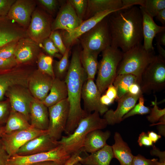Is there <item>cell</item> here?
Listing matches in <instances>:
<instances>
[{"instance_id":"e0dca14e","label":"cell","mask_w":165,"mask_h":165,"mask_svg":"<svg viewBox=\"0 0 165 165\" xmlns=\"http://www.w3.org/2000/svg\"><path fill=\"white\" fill-rule=\"evenodd\" d=\"M37 6L36 0H16L7 15L24 29L28 28L33 13Z\"/></svg>"},{"instance_id":"2e32d148","label":"cell","mask_w":165,"mask_h":165,"mask_svg":"<svg viewBox=\"0 0 165 165\" xmlns=\"http://www.w3.org/2000/svg\"><path fill=\"white\" fill-rule=\"evenodd\" d=\"M83 20L77 15L68 0L62 4L52 24V31L61 30L68 31L79 26Z\"/></svg>"},{"instance_id":"6125c7cd","label":"cell","mask_w":165,"mask_h":165,"mask_svg":"<svg viewBox=\"0 0 165 165\" xmlns=\"http://www.w3.org/2000/svg\"><path fill=\"white\" fill-rule=\"evenodd\" d=\"M165 124H160L158 125L157 129L160 134L165 136Z\"/></svg>"},{"instance_id":"7c38bea8","label":"cell","mask_w":165,"mask_h":165,"mask_svg":"<svg viewBox=\"0 0 165 165\" xmlns=\"http://www.w3.org/2000/svg\"><path fill=\"white\" fill-rule=\"evenodd\" d=\"M47 133V130H41L31 127L9 134L5 133L0 139L10 157L16 154L19 148L29 141Z\"/></svg>"},{"instance_id":"ffe728a7","label":"cell","mask_w":165,"mask_h":165,"mask_svg":"<svg viewBox=\"0 0 165 165\" xmlns=\"http://www.w3.org/2000/svg\"><path fill=\"white\" fill-rule=\"evenodd\" d=\"M59 145L58 141L52 138L47 133L28 141L19 148L16 154L24 156L46 152Z\"/></svg>"},{"instance_id":"816d5d0a","label":"cell","mask_w":165,"mask_h":165,"mask_svg":"<svg viewBox=\"0 0 165 165\" xmlns=\"http://www.w3.org/2000/svg\"><path fill=\"white\" fill-rule=\"evenodd\" d=\"M122 7L127 8L137 5L143 6L145 0H121Z\"/></svg>"},{"instance_id":"9c48e42d","label":"cell","mask_w":165,"mask_h":165,"mask_svg":"<svg viewBox=\"0 0 165 165\" xmlns=\"http://www.w3.org/2000/svg\"><path fill=\"white\" fill-rule=\"evenodd\" d=\"M32 65H18L10 69L0 72V101L6 91L17 86L28 88L30 77L35 70Z\"/></svg>"},{"instance_id":"8992f818","label":"cell","mask_w":165,"mask_h":165,"mask_svg":"<svg viewBox=\"0 0 165 165\" xmlns=\"http://www.w3.org/2000/svg\"><path fill=\"white\" fill-rule=\"evenodd\" d=\"M140 86L142 94L154 93L164 89L165 59L159 55H156L143 72Z\"/></svg>"},{"instance_id":"3957f363","label":"cell","mask_w":165,"mask_h":165,"mask_svg":"<svg viewBox=\"0 0 165 165\" xmlns=\"http://www.w3.org/2000/svg\"><path fill=\"white\" fill-rule=\"evenodd\" d=\"M96 112L89 113L82 119L73 133L67 136H63L58 141L66 151L72 154L82 149L87 134L96 130L105 128L107 125L106 120L100 117Z\"/></svg>"},{"instance_id":"60d3db41","label":"cell","mask_w":165,"mask_h":165,"mask_svg":"<svg viewBox=\"0 0 165 165\" xmlns=\"http://www.w3.org/2000/svg\"><path fill=\"white\" fill-rule=\"evenodd\" d=\"M18 41L10 42L0 47V58L9 59L14 57Z\"/></svg>"},{"instance_id":"836d02e7","label":"cell","mask_w":165,"mask_h":165,"mask_svg":"<svg viewBox=\"0 0 165 165\" xmlns=\"http://www.w3.org/2000/svg\"><path fill=\"white\" fill-rule=\"evenodd\" d=\"M53 57L46 55L41 51L36 61L38 69L55 78L53 65Z\"/></svg>"},{"instance_id":"ee69618b","label":"cell","mask_w":165,"mask_h":165,"mask_svg":"<svg viewBox=\"0 0 165 165\" xmlns=\"http://www.w3.org/2000/svg\"><path fill=\"white\" fill-rule=\"evenodd\" d=\"M158 159L153 158L148 159L144 156L138 154L134 156L131 165H156Z\"/></svg>"},{"instance_id":"d6986e66","label":"cell","mask_w":165,"mask_h":165,"mask_svg":"<svg viewBox=\"0 0 165 165\" xmlns=\"http://www.w3.org/2000/svg\"><path fill=\"white\" fill-rule=\"evenodd\" d=\"M41 51L40 46L28 37L19 39L17 43L14 57L18 65H33Z\"/></svg>"},{"instance_id":"f907efd6","label":"cell","mask_w":165,"mask_h":165,"mask_svg":"<svg viewBox=\"0 0 165 165\" xmlns=\"http://www.w3.org/2000/svg\"><path fill=\"white\" fill-rule=\"evenodd\" d=\"M9 158L0 138V165H7Z\"/></svg>"},{"instance_id":"f1b7e54d","label":"cell","mask_w":165,"mask_h":165,"mask_svg":"<svg viewBox=\"0 0 165 165\" xmlns=\"http://www.w3.org/2000/svg\"><path fill=\"white\" fill-rule=\"evenodd\" d=\"M113 158L112 146L107 144L99 150L82 158L79 162L83 165H110Z\"/></svg>"},{"instance_id":"bcb514c9","label":"cell","mask_w":165,"mask_h":165,"mask_svg":"<svg viewBox=\"0 0 165 165\" xmlns=\"http://www.w3.org/2000/svg\"><path fill=\"white\" fill-rule=\"evenodd\" d=\"M16 0H0V16H7Z\"/></svg>"},{"instance_id":"f35d334b","label":"cell","mask_w":165,"mask_h":165,"mask_svg":"<svg viewBox=\"0 0 165 165\" xmlns=\"http://www.w3.org/2000/svg\"><path fill=\"white\" fill-rule=\"evenodd\" d=\"M153 107L150 109V115L147 117L148 120L152 123L159 121L160 119L165 115V109H160L157 105V99L155 96V101L153 102Z\"/></svg>"},{"instance_id":"5bb4252c","label":"cell","mask_w":165,"mask_h":165,"mask_svg":"<svg viewBox=\"0 0 165 165\" xmlns=\"http://www.w3.org/2000/svg\"><path fill=\"white\" fill-rule=\"evenodd\" d=\"M116 11L117 10H107L99 13L83 21L79 26L74 29L68 31L62 30L61 33L66 48H70L81 36L92 29L109 14Z\"/></svg>"},{"instance_id":"7a4b0ae2","label":"cell","mask_w":165,"mask_h":165,"mask_svg":"<svg viewBox=\"0 0 165 165\" xmlns=\"http://www.w3.org/2000/svg\"><path fill=\"white\" fill-rule=\"evenodd\" d=\"M80 51L76 48L72 52L68 70L64 79L69 105V116L64 131L67 135L72 134L81 120L89 114L82 109L81 104L82 88L87 77L81 63Z\"/></svg>"},{"instance_id":"681fc988","label":"cell","mask_w":165,"mask_h":165,"mask_svg":"<svg viewBox=\"0 0 165 165\" xmlns=\"http://www.w3.org/2000/svg\"><path fill=\"white\" fill-rule=\"evenodd\" d=\"M128 93L134 96L142 95L140 84L136 82L132 84L128 88Z\"/></svg>"},{"instance_id":"03108f58","label":"cell","mask_w":165,"mask_h":165,"mask_svg":"<svg viewBox=\"0 0 165 165\" xmlns=\"http://www.w3.org/2000/svg\"><path fill=\"white\" fill-rule=\"evenodd\" d=\"M73 165H82L79 162H77Z\"/></svg>"},{"instance_id":"4316f807","label":"cell","mask_w":165,"mask_h":165,"mask_svg":"<svg viewBox=\"0 0 165 165\" xmlns=\"http://www.w3.org/2000/svg\"><path fill=\"white\" fill-rule=\"evenodd\" d=\"M122 8L121 0H87V9L83 20L87 19L106 10H117Z\"/></svg>"},{"instance_id":"4dcf8cb0","label":"cell","mask_w":165,"mask_h":165,"mask_svg":"<svg viewBox=\"0 0 165 165\" xmlns=\"http://www.w3.org/2000/svg\"><path fill=\"white\" fill-rule=\"evenodd\" d=\"M98 55L83 50L80 51L81 63L87 74V79H94L98 68Z\"/></svg>"},{"instance_id":"1f68e13d","label":"cell","mask_w":165,"mask_h":165,"mask_svg":"<svg viewBox=\"0 0 165 165\" xmlns=\"http://www.w3.org/2000/svg\"><path fill=\"white\" fill-rule=\"evenodd\" d=\"M136 82L139 83L137 78L133 75L123 74L117 75L113 84L117 90V101L128 93V88L132 84Z\"/></svg>"},{"instance_id":"d4e9b609","label":"cell","mask_w":165,"mask_h":165,"mask_svg":"<svg viewBox=\"0 0 165 165\" xmlns=\"http://www.w3.org/2000/svg\"><path fill=\"white\" fill-rule=\"evenodd\" d=\"M110 135L109 130H96L91 131L86 138L82 151L91 153L99 150L107 144V141Z\"/></svg>"},{"instance_id":"74e56055","label":"cell","mask_w":165,"mask_h":165,"mask_svg":"<svg viewBox=\"0 0 165 165\" xmlns=\"http://www.w3.org/2000/svg\"><path fill=\"white\" fill-rule=\"evenodd\" d=\"M59 1L57 0H36L37 5L51 16L56 12L59 4Z\"/></svg>"},{"instance_id":"11a10c76","label":"cell","mask_w":165,"mask_h":165,"mask_svg":"<svg viewBox=\"0 0 165 165\" xmlns=\"http://www.w3.org/2000/svg\"><path fill=\"white\" fill-rule=\"evenodd\" d=\"M155 37L156 42L161 45L165 46V31L159 33Z\"/></svg>"},{"instance_id":"603a6c76","label":"cell","mask_w":165,"mask_h":165,"mask_svg":"<svg viewBox=\"0 0 165 165\" xmlns=\"http://www.w3.org/2000/svg\"><path fill=\"white\" fill-rule=\"evenodd\" d=\"M139 8L142 15L143 47L147 51H154L153 39L157 34L165 31V27L157 25L153 17L148 14L140 6Z\"/></svg>"},{"instance_id":"9f6ffc18","label":"cell","mask_w":165,"mask_h":165,"mask_svg":"<svg viewBox=\"0 0 165 165\" xmlns=\"http://www.w3.org/2000/svg\"><path fill=\"white\" fill-rule=\"evenodd\" d=\"M114 101V100L109 98L105 94L101 96L100 98V101L101 103L107 106L112 104Z\"/></svg>"},{"instance_id":"f5cc1de1","label":"cell","mask_w":165,"mask_h":165,"mask_svg":"<svg viewBox=\"0 0 165 165\" xmlns=\"http://www.w3.org/2000/svg\"><path fill=\"white\" fill-rule=\"evenodd\" d=\"M105 94L110 99L117 101L118 99V94L117 90L113 84H110L108 87Z\"/></svg>"},{"instance_id":"f6af8a7d","label":"cell","mask_w":165,"mask_h":165,"mask_svg":"<svg viewBox=\"0 0 165 165\" xmlns=\"http://www.w3.org/2000/svg\"><path fill=\"white\" fill-rule=\"evenodd\" d=\"M18 65L14 57L9 59L0 58V72L10 69Z\"/></svg>"},{"instance_id":"44dd1931","label":"cell","mask_w":165,"mask_h":165,"mask_svg":"<svg viewBox=\"0 0 165 165\" xmlns=\"http://www.w3.org/2000/svg\"><path fill=\"white\" fill-rule=\"evenodd\" d=\"M142 95L134 96L127 93L119 99L116 109L115 111L108 110L104 114L103 118L108 125H114L120 123L123 117L134 106Z\"/></svg>"},{"instance_id":"f546056e","label":"cell","mask_w":165,"mask_h":165,"mask_svg":"<svg viewBox=\"0 0 165 165\" xmlns=\"http://www.w3.org/2000/svg\"><path fill=\"white\" fill-rule=\"evenodd\" d=\"M28 121L23 115L11 109L5 126V133L9 134L32 127Z\"/></svg>"},{"instance_id":"db71d44e","label":"cell","mask_w":165,"mask_h":165,"mask_svg":"<svg viewBox=\"0 0 165 165\" xmlns=\"http://www.w3.org/2000/svg\"><path fill=\"white\" fill-rule=\"evenodd\" d=\"M152 147V149L150 152L151 154L158 157L160 159L159 162H165V152L160 151L155 145H153Z\"/></svg>"},{"instance_id":"484cf974","label":"cell","mask_w":165,"mask_h":165,"mask_svg":"<svg viewBox=\"0 0 165 165\" xmlns=\"http://www.w3.org/2000/svg\"><path fill=\"white\" fill-rule=\"evenodd\" d=\"M114 139V143L112 146L114 158L118 160L120 165H131L134 156L127 144L118 132L115 133Z\"/></svg>"},{"instance_id":"6da1fadb","label":"cell","mask_w":165,"mask_h":165,"mask_svg":"<svg viewBox=\"0 0 165 165\" xmlns=\"http://www.w3.org/2000/svg\"><path fill=\"white\" fill-rule=\"evenodd\" d=\"M122 8L107 16L111 46L124 53L141 44L143 40L142 15L136 6Z\"/></svg>"},{"instance_id":"7dc6e473","label":"cell","mask_w":165,"mask_h":165,"mask_svg":"<svg viewBox=\"0 0 165 165\" xmlns=\"http://www.w3.org/2000/svg\"><path fill=\"white\" fill-rule=\"evenodd\" d=\"M139 145L140 146L143 145L146 146H152L153 142L149 138L147 134L142 132L140 134L138 140Z\"/></svg>"},{"instance_id":"ba28073f","label":"cell","mask_w":165,"mask_h":165,"mask_svg":"<svg viewBox=\"0 0 165 165\" xmlns=\"http://www.w3.org/2000/svg\"><path fill=\"white\" fill-rule=\"evenodd\" d=\"M53 21L51 16L37 5L26 30L27 36L40 46L43 41L50 35Z\"/></svg>"},{"instance_id":"680465c9","label":"cell","mask_w":165,"mask_h":165,"mask_svg":"<svg viewBox=\"0 0 165 165\" xmlns=\"http://www.w3.org/2000/svg\"><path fill=\"white\" fill-rule=\"evenodd\" d=\"M156 19L163 25H165V9L160 11L155 16Z\"/></svg>"},{"instance_id":"e575fe53","label":"cell","mask_w":165,"mask_h":165,"mask_svg":"<svg viewBox=\"0 0 165 165\" xmlns=\"http://www.w3.org/2000/svg\"><path fill=\"white\" fill-rule=\"evenodd\" d=\"M141 7L148 14L153 18L160 11L165 9V0H145L143 6Z\"/></svg>"},{"instance_id":"52a82bcc","label":"cell","mask_w":165,"mask_h":165,"mask_svg":"<svg viewBox=\"0 0 165 165\" xmlns=\"http://www.w3.org/2000/svg\"><path fill=\"white\" fill-rule=\"evenodd\" d=\"M107 16L79 38L82 50L99 54L111 46Z\"/></svg>"},{"instance_id":"4fadbf2b","label":"cell","mask_w":165,"mask_h":165,"mask_svg":"<svg viewBox=\"0 0 165 165\" xmlns=\"http://www.w3.org/2000/svg\"><path fill=\"white\" fill-rule=\"evenodd\" d=\"M5 96L9 101L11 109L21 114L30 120V106L34 98L28 88L15 86L9 88Z\"/></svg>"},{"instance_id":"8fae6325","label":"cell","mask_w":165,"mask_h":165,"mask_svg":"<svg viewBox=\"0 0 165 165\" xmlns=\"http://www.w3.org/2000/svg\"><path fill=\"white\" fill-rule=\"evenodd\" d=\"M49 125L48 134L58 141L64 132L68 119L69 105L67 98L48 108Z\"/></svg>"},{"instance_id":"ab89813d","label":"cell","mask_w":165,"mask_h":165,"mask_svg":"<svg viewBox=\"0 0 165 165\" xmlns=\"http://www.w3.org/2000/svg\"><path fill=\"white\" fill-rule=\"evenodd\" d=\"M69 2L74 8L78 17L83 20L86 12L87 0H69Z\"/></svg>"},{"instance_id":"c3c4849f","label":"cell","mask_w":165,"mask_h":165,"mask_svg":"<svg viewBox=\"0 0 165 165\" xmlns=\"http://www.w3.org/2000/svg\"><path fill=\"white\" fill-rule=\"evenodd\" d=\"M82 152L83 151L82 149L72 154L70 157L63 165H73L76 163L80 162L82 158L80 155Z\"/></svg>"},{"instance_id":"6f0895ef","label":"cell","mask_w":165,"mask_h":165,"mask_svg":"<svg viewBox=\"0 0 165 165\" xmlns=\"http://www.w3.org/2000/svg\"><path fill=\"white\" fill-rule=\"evenodd\" d=\"M147 134L153 143H156L158 140L160 139L161 136L153 131H148Z\"/></svg>"},{"instance_id":"91938a15","label":"cell","mask_w":165,"mask_h":165,"mask_svg":"<svg viewBox=\"0 0 165 165\" xmlns=\"http://www.w3.org/2000/svg\"><path fill=\"white\" fill-rule=\"evenodd\" d=\"M61 163L52 161H48L37 163L30 165H63Z\"/></svg>"},{"instance_id":"94428289","label":"cell","mask_w":165,"mask_h":165,"mask_svg":"<svg viewBox=\"0 0 165 165\" xmlns=\"http://www.w3.org/2000/svg\"><path fill=\"white\" fill-rule=\"evenodd\" d=\"M156 45L157 51L159 54V55L165 59V50L161 46V45L157 42H156Z\"/></svg>"},{"instance_id":"5b68a950","label":"cell","mask_w":165,"mask_h":165,"mask_svg":"<svg viewBox=\"0 0 165 165\" xmlns=\"http://www.w3.org/2000/svg\"><path fill=\"white\" fill-rule=\"evenodd\" d=\"M123 54L119 48L111 46L102 52V57L98 62L96 84L101 94L110 84H113Z\"/></svg>"},{"instance_id":"ac0fdd59","label":"cell","mask_w":165,"mask_h":165,"mask_svg":"<svg viewBox=\"0 0 165 165\" xmlns=\"http://www.w3.org/2000/svg\"><path fill=\"white\" fill-rule=\"evenodd\" d=\"M54 79L38 69H35L29 78L28 88L34 98L42 101L48 95Z\"/></svg>"},{"instance_id":"cb8c5ba5","label":"cell","mask_w":165,"mask_h":165,"mask_svg":"<svg viewBox=\"0 0 165 165\" xmlns=\"http://www.w3.org/2000/svg\"><path fill=\"white\" fill-rule=\"evenodd\" d=\"M30 120L33 128L41 130H47L49 125L48 108L42 101L34 98L30 109Z\"/></svg>"},{"instance_id":"7402d4cb","label":"cell","mask_w":165,"mask_h":165,"mask_svg":"<svg viewBox=\"0 0 165 165\" xmlns=\"http://www.w3.org/2000/svg\"><path fill=\"white\" fill-rule=\"evenodd\" d=\"M26 30L7 16H0V47L10 42L28 37Z\"/></svg>"},{"instance_id":"be15d7a7","label":"cell","mask_w":165,"mask_h":165,"mask_svg":"<svg viewBox=\"0 0 165 165\" xmlns=\"http://www.w3.org/2000/svg\"><path fill=\"white\" fill-rule=\"evenodd\" d=\"M5 133V126H0V138L2 135Z\"/></svg>"},{"instance_id":"277c9868","label":"cell","mask_w":165,"mask_h":165,"mask_svg":"<svg viewBox=\"0 0 165 165\" xmlns=\"http://www.w3.org/2000/svg\"><path fill=\"white\" fill-rule=\"evenodd\" d=\"M156 55L154 50H146L141 44L123 53L118 67L117 75L130 74L135 76L140 84L142 75Z\"/></svg>"},{"instance_id":"9a60e30c","label":"cell","mask_w":165,"mask_h":165,"mask_svg":"<svg viewBox=\"0 0 165 165\" xmlns=\"http://www.w3.org/2000/svg\"><path fill=\"white\" fill-rule=\"evenodd\" d=\"M100 93L94 79H87L82 88L81 98L84 102V110L88 113L92 112L104 114L108 109V106L102 105L100 101Z\"/></svg>"},{"instance_id":"b9f144b4","label":"cell","mask_w":165,"mask_h":165,"mask_svg":"<svg viewBox=\"0 0 165 165\" xmlns=\"http://www.w3.org/2000/svg\"><path fill=\"white\" fill-rule=\"evenodd\" d=\"M49 37L63 56L65 53L67 48L63 42L61 32L58 30L52 31Z\"/></svg>"},{"instance_id":"d590c367","label":"cell","mask_w":165,"mask_h":165,"mask_svg":"<svg viewBox=\"0 0 165 165\" xmlns=\"http://www.w3.org/2000/svg\"><path fill=\"white\" fill-rule=\"evenodd\" d=\"M138 103L134 106L123 117L122 119L136 115H143L148 114L150 112V109L144 105V99L143 95L141 96L138 99Z\"/></svg>"},{"instance_id":"83f0119b","label":"cell","mask_w":165,"mask_h":165,"mask_svg":"<svg viewBox=\"0 0 165 165\" xmlns=\"http://www.w3.org/2000/svg\"><path fill=\"white\" fill-rule=\"evenodd\" d=\"M68 95L67 85L64 80L55 78L48 95L42 102L48 108L67 98Z\"/></svg>"},{"instance_id":"e7e4bbea","label":"cell","mask_w":165,"mask_h":165,"mask_svg":"<svg viewBox=\"0 0 165 165\" xmlns=\"http://www.w3.org/2000/svg\"><path fill=\"white\" fill-rule=\"evenodd\" d=\"M156 165H165V162H160L158 161L156 162Z\"/></svg>"},{"instance_id":"d6a6232c","label":"cell","mask_w":165,"mask_h":165,"mask_svg":"<svg viewBox=\"0 0 165 165\" xmlns=\"http://www.w3.org/2000/svg\"><path fill=\"white\" fill-rule=\"evenodd\" d=\"M70 50V48H67L65 53L59 61H53V68L55 78L64 80L69 66Z\"/></svg>"},{"instance_id":"30bf717a","label":"cell","mask_w":165,"mask_h":165,"mask_svg":"<svg viewBox=\"0 0 165 165\" xmlns=\"http://www.w3.org/2000/svg\"><path fill=\"white\" fill-rule=\"evenodd\" d=\"M71 154L61 144L49 151L27 156L15 154L10 157L7 165H30L35 163L52 161L64 164Z\"/></svg>"},{"instance_id":"8d00e7d4","label":"cell","mask_w":165,"mask_h":165,"mask_svg":"<svg viewBox=\"0 0 165 165\" xmlns=\"http://www.w3.org/2000/svg\"><path fill=\"white\" fill-rule=\"evenodd\" d=\"M40 46L48 55L53 58L54 57L61 59L63 56L49 37L45 39Z\"/></svg>"},{"instance_id":"7bdbcfd3","label":"cell","mask_w":165,"mask_h":165,"mask_svg":"<svg viewBox=\"0 0 165 165\" xmlns=\"http://www.w3.org/2000/svg\"><path fill=\"white\" fill-rule=\"evenodd\" d=\"M11 110L10 104L8 99L0 101V126L6 123Z\"/></svg>"}]
</instances>
